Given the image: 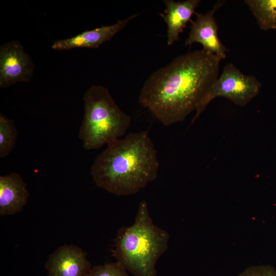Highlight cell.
I'll use <instances>...</instances> for the list:
<instances>
[{
    "label": "cell",
    "instance_id": "1",
    "mask_svg": "<svg viewBox=\"0 0 276 276\" xmlns=\"http://www.w3.org/2000/svg\"><path fill=\"white\" fill-rule=\"evenodd\" d=\"M220 61L203 49L177 56L146 80L140 103L165 126L183 121L218 78Z\"/></svg>",
    "mask_w": 276,
    "mask_h": 276
},
{
    "label": "cell",
    "instance_id": "2",
    "mask_svg": "<svg viewBox=\"0 0 276 276\" xmlns=\"http://www.w3.org/2000/svg\"><path fill=\"white\" fill-rule=\"evenodd\" d=\"M157 151L147 131L130 132L107 145L90 174L96 185L118 196L136 194L157 176Z\"/></svg>",
    "mask_w": 276,
    "mask_h": 276
},
{
    "label": "cell",
    "instance_id": "3",
    "mask_svg": "<svg viewBox=\"0 0 276 276\" xmlns=\"http://www.w3.org/2000/svg\"><path fill=\"white\" fill-rule=\"evenodd\" d=\"M169 240V233L154 224L143 200L134 223L118 231L112 256L134 276H157L156 263L167 250Z\"/></svg>",
    "mask_w": 276,
    "mask_h": 276
},
{
    "label": "cell",
    "instance_id": "4",
    "mask_svg": "<svg viewBox=\"0 0 276 276\" xmlns=\"http://www.w3.org/2000/svg\"><path fill=\"white\" fill-rule=\"evenodd\" d=\"M83 99L84 113L79 138L85 150L100 148L125 135L131 117L120 108L108 88L93 85Z\"/></svg>",
    "mask_w": 276,
    "mask_h": 276
},
{
    "label": "cell",
    "instance_id": "5",
    "mask_svg": "<svg viewBox=\"0 0 276 276\" xmlns=\"http://www.w3.org/2000/svg\"><path fill=\"white\" fill-rule=\"evenodd\" d=\"M261 87L256 77L244 75L234 64L227 63L199 104L191 124L214 99L223 97L236 105L244 106L259 94Z\"/></svg>",
    "mask_w": 276,
    "mask_h": 276
},
{
    "label": "cell",
    "instance_id": "6",
    "mask_svg": "<svg viewBox=\"0 0 276 276\" xmlns=\"http://www.w3.org/2000/svg\"><path fill=\"white\" fill-rule=\"evenodd\" d=\"M35 65L18 40L0 47V88H7L20 82H29Z\"/></svg>",
    "mask_w": 276,
    "mask_h": 276
},
{
    "label": "cell",
    "instance_id": "7",
    "mask_svg": "<svg viewBox=\"0 0 276 276\" xmlns=\"http://www.w3.org/2000/svg\"><path fill=\"white\" fill-rule=\"evenodd\" d=\"M224 3L225 1H218L206 13H196V19L191 22L189 35L185 42L186 46L198 43L202 45L204 51L215 55L220 60L226 58L227 49L218 37V25L214 17L216 12Z\"/></svg>",
    "mask_w": 276,
    "mask_h": 276
},
{
    "label": "cell",
    "instance_id": "8",
    "mask_svg": "<svg viewBox=\"0 0 276 276\" xmlns=\"http://www.w3.org/2000/svg\"><path fill=\"white\" fill-rule=\"evenodd\" d=\"M86 257V252L77 245L60 246L46 262L48 276H87L91 266Z\"/></svg>",
    "mask_w": 276,
    "mask_h": 276
},
{
    "label": "cell",
    "instance_id": "9",
    "mask_svg": "<svg viewBox=\"0 0 276 276\" xmlns=\"http://www.w3.org/2000/svg\"><path fill=\"white\" fill-rule=\"evenodd\" d=\"M139 14H133L126 18L119 20L111 25L102 26L93 30L83 31L71 38L57 39L53 42L51 48L57 51L81 48H98L100 45L110 40Z\"/></svg>",
    "mask_w": 276,
    "mask_h": 276
},
{
    "label": "cell",
    "instance_id": "10",
    "mask_svg": "<svg viewBox=\"0 0 276 276\" xmlns=\"http://www.w3.org/2000/svg\"><path fill=\"white\" fill-rule=\"evenodd\" d=\"M29 192L27 184L16 172L0 176V216L21 212L27 203Z\"/></svg>",
    "mask_w": 276,
    "mask_h": 276
},
{
    "label": "cell",
    "instance_id": "11",
    "mask_svg": "<svg viewBox=\"0 0 276 276\" xmlns=\"http://www.w3.org/2000/svg\"><path fill=\"white\" fill-rule=\"evenodd\" d=\"M166 9L164 14L160 13L167 25V44L172 45L179 39L187 24L195 13V10L200 2L199 0H187L175 2L165 0Z\"/></svg>",
    "mask_w": 276,
    "mask_h": 276
},
{
    "label": "cell",
    "instance_id": "12",
    "mask_svg": "<svg viewBox=\"0 0 276 276\" xmlns=\"http://www.w3.org/2000/svg\"><path fill=\"white\" fill-rule=\"evenodd\" d=\"M262 30L276 29V0H245Z\"/></svg>",
    "mask_w": 276,
    "mask_h": 276
},
{
    "label": "cell",
    "instance_id": "13",
    "mask_svg": "<svg viewBox=\"0 0 276 276\" xmlns=\"http://www.w3.org/2000/svg\"><path fill=\"white\" fill-rule=\"evenodd\" d=\"M18 131L14 120L0 113V157L9 155L16 143Z\"/></svg>",
    "mask_w": 276,
    "mask_h": 276
},
{
    "label": "cell",
    "instance_id": "14",
    "mask_svg": "<svg viewBox=\"0 0 276 276\" xmlns=\"http://www.w3.org/2000/svg\"><path fill=\"white\" fill-rule=\"evenodd\" d=\"M87 276H129L127 270L118 262L94 266Z\"/></svg>",
    "mask_w": 276,
    "mask_h": 276
},
{
    "label": "cell",
    "instance_id": "15",
    "mask_svg": "<svg viewBox=\"0 0 276 276\" xmlns=\"http://www.w3.org/2000/svg\"><path fill=\"white\" fill-rule=\"evenodd\" d=\"M238 276H276V269L270 265L251 266Z\"/></svg>",
    "mask_w": 276,
    "mask_h": 276
}]
</instances>
